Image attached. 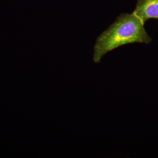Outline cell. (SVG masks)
Returning a JSON list of instances; mask_svg holds the SVG:
<instances>
[{"label": "cell", "instance_id": "obj_2", "mask_svg": "<svg viewBox=\"0 0 158 158\" xmlns=\"http://www.w3.org/2000/svg\"><path fill=\"white\" fill-rule=\"evenodd\" d=\"M133 13L144 23L151 19H158V0H137Z\"/></svg>", "mask_w": 158, "mask_h": 158}, {"label": "cell", "instance_id": "obj_1", "mask_svg": "<svg viewBox=\"0 0 158 158\" xmlns=\"http://www.w3.org/2000/svg\"><path fill=\"white\" fill-rule=\"evenodd\" d=\"M144 25L145 23L133 12L120 14L97 38L94 46V62H100L108 52L122 46L151 43L152 38L147 33Z\"/></svg>", "mask_w": 158, "mask_h": 158}]
</instances>
